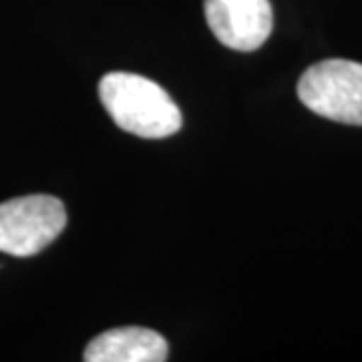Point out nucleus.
Returning a JSON list of instances; mask_svg holds the SVG:
<instances>
[{"label": "nucleus", "mask_w": 362, "mask_h": 362, "mask_svg": "<svg viewBox=\"0 0 362 362\" xmlns=\"http://www.w3.org/2000/svg\"><path fill=\"white\" fill-rule=\"evenodd\" d=\"M105 111L119 129L143 139H165L181 129L180 107L156 81L133 73H109L99 83Z\"/></svg>", "instance_id": "obj_1"}, {"label": "nucleus", "mask_w": 362, "mask_h": 362, "mask_svg": "<svg viewBox=\"0 0 362 362\" xmlns=\"http://www.w3.org/2000/svg\"><path fill=\"white\" fill-rule=\"evenodd\" d=\"M66 209L52 195L35 194L0 204V252L14 258H30L61 235Z\"/></svg>", "instance_id": "obj_2"}, {"label": "nucleus", "mask_w": 362, "mask_h": 362, "mask_svg": "<svg viewBox=\"0 0 362 362\" xmlns=\"http://www.w3.org/2000/svg\"><path fill=\"white\" fill-rule=\"evenodd\" d=\"M298 97L316 115L362 125V65L344 59L316 63L298 81Z\"/></svg>", "instance_id": "obj_3"}, {"label": "nucleus", "mask_w": 362, "mask_h": 362, "mask_svg": "<svg viewBox=\"0 0 362 362\" xmlns=\"http://www.w3.org/2000/svg\"><path fill=\"white\" fill-rule=\"evenodd\" d=\"M204 11L214 37L228 49L256 51L270 39V0H204Z\"/></svg>", "instance_id": "obj_4"}, {"label": "nucleus", "mask_w": 362, "mask_h": 362, "mask_svg": "<svg viewBox=\"0 0 362 362\" xmlns=\"http://www.w3.org/2000/svg\"><path fill=\"white\" fill-rule=\"evenodd\" d=\"M168 356V340L141 326L107 330L93 338L83 354L87 362H163Z\"/></svg>", "instance_id": "obj_5"}]
</instances>
